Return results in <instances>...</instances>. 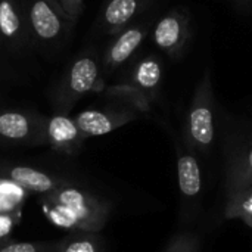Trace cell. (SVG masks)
<instances>
[{
    "label": "cell",
    "mask_w": 252,
    "mask_h": 252,
    "mask_svg": "<svg viewBox=\"0 0 252 252\" xmlns=\"http://www.w3.org/2000/svg\"><path fill=\"white\" fill-rule=\"evenodd\" d=\"M40 205L53 226L68 232H100L114 210L108 198L71 182L41 195Z\"/></svg>",
    "instance_id": "1"
},
{
    "label": "cell",
    "mask_w": 252,
    "mask_h": 252,
    "mask_svg": "<svg viewBox=\"0 0 252 252\" xmlns=\"http://www.w3.org/2000/svg\"><path fill=\"white\" fill-rule=\"evenodd\" d=\"M216 136L214 90L211 71L207 68L193 92L185 121V146L192 152H210Z\"/></svg>",
    "instance_id": "2"
},
{
    "label": "cell",
    "mask_w": 252,
    "mask_h": 252,
    "mask_svg": "<svg viewBox=\"0 0 252 252\" xmlns=\"http://www.w3.org/2000/svg\"><path fill=\"white\" fill-rule=\"evenodd\" d=\"M154 43L173 59L185 55L192 38V22L186 10H170L154 28Z\"/></svg>",
    "instance_id": "3"
},
{
    "label": "cell",
    "mask_w": 252,
    "mask_h": 252,
    "mask_svg": "<svg viewBox=\"0 0 252 252\" xmlns=\"http://www.w3.org/2000/svg\"><path fill=\"white\" fill-rule=\"evenodd\" d=\"M0 142L12 145L46 143V118L21 111H1Z\"/></svg>",
    "instance_id": "4"
},
{
    "label": "cell",
    "mask_w": 252,
    "mask_h": 252,
    "mask_svg": "<svg viewBox=\"0 0 252 252\" xmlns=\"http://www.w3.org/2000/svg\"><path fill=\"white\" fill-rule=\"evenodd\" d=\"M99 78V68L97 62L90 56H81L78 58L69 68L61 92H59V100H58V112L66 114L68 109L86 93L92 92L94 86L97 84Z\"/></svg>",
    "instance_id": "5"
},
{
    "label": "cell",
    "mask_w": 252,
    "mask_h": 252,
    "mask_svg": "<svg viewBox=\"0 0 252 252\" xmlns=\"http://www.w3.org/2000/svg\"><path fill=\"white\" fill-rule=\"evenodd\" d=\"M109 109H86L74 120L86 139L103 136L137 120L139 114L136 111L121 105Z\"/></svg>",
    "instance_id": "6"
},
{
    "label": "cell",
    "mask_w": 252,
    "mask_h": 252,
    "mask_svg": "<svg viewBox=\"0 0 252 252\" xmlns=\"http://www.w3.org/2000/svg\"><path fill=\"white\" fill-rule=\"evenodd\" d=\"M0 177L12 180L30 193L47 195L58 188L69 183L62 176H56L34 167L16 165V164H0Z\"/></svg>",
    "instance_id": "7"
},
{
    "label": "cell",
    "mask_w": 252,
    "mask_h": 252,
    "mask_svg": "<svg viewBox=\"0 0 252 252\" xmlns=\"http://www.w3.org/2000/svg\"><path fill=\"white\" fill-rule=\"evenodd\" d=\"M86 137L80 131L74 118L63 112H56L46 118V143L63 155H77Z\"/></svg>",
    "instance_id": "8"
},
{
    "label": "cell",
    "mask_w": 252,
    "mask_h": 252,
    "mask_svg": "<svg viewBox=\"0 0 252 252\" xmlns=\"http://www.w3.org/2000/svg\"><path fill=\"white\" fill-rule=\"evenodd\" d=\"M177 179L183 204L193 205L201 196L202 174L196 157L188 148H177Z\"/></svg>",
    "instance_id": "9"
},
{
    "label": "cell",
    "mask_w": 252,
    "mask_h": 252,
    "mask_svg": "<svg viewBox=\"0 0 252 252\" xmlns=\"http://www.w3.org/2000/svg\"><path fill=\"white\" fill-rule=\"evenodd\" d=\"M28 18L32 32L44 41L56 38L65 21L47 0H32Z\"/></svg>",
    "instance_id": "10"
},
{
    "label": "cell",
    "mask_w": 252,
    "mask_h": 252,
    "mask_svg": "<svg viewBox=\"0 0 252 252\" xmlns=\"http://www.w3.org/2000/svg\"><path fill=\"white\" fill-rule=\"evenodd\" d=\"M146 35L148 30L145 27H128L120 31L105 55V63L111 69H114L127 62L133 56V53L140 47Z\"/></svg>",
    "instance_id": "11"
},
{
    "label": "cell",
    "mask_w": 252,
    "mask_h": 252,
    "mask_svg": "<svg viewBox=\"0 0 252 252\" xmlns=\"http://www.w3.org/2000/svg\"><path fill=\"white\" fill-rule=\"evenodd\" d=\"M162 81V63L155 56H146L137 62L133 71L131 84L139 89L151 102L158 96Z\"/></svg>",
    "instance_id": "12"
},
{
    "label": "cell",
    "mask_w": 252,
    "mask_h": 252,
    "mask_svg": "<svg viewBox=\"0 0 252 252\" xmlns=\"http://www.w3.org/2000/svg\"><path fill=\"white\" fill-rule=\"evenodd\" d=\"M145 0H109L103 10V27L109 34L123 31L140 12Z\"/></svg>",
    "instance_id": "13"
},
{
    "label": "cell",
    "mask_w": 252,
    "mask_h": 252,
    "mask_svg": "<svg viewBox=\"0 0 252 252\" xmlns=\"http://www.w3.org/2000/svg\"><path fill=\"white\" fill-rule=\"evenodd\" d=\"M106 241L100 232H69L53 241L52 252H105Z\"/></svg>",
    "instance_id": "14"
},
{
    "label": "cell",
    "mask_w": 252,
    "mask_h": 252,
    "mask_svg": "<svg viewBox=\"0 0 252 252\" xmlns=\"http://www.w3.org/2000/svg\"><path fill=\"white\" fill-rule=\"evenodd\" d=\"M252 182V143L244 149L242 152H239L227 171V177H226V193L227 198L232 196L235 192H238L239 189L248 186Z\"/></svg>",
    "instance_id": "15"
},
{
    "label": "cell",
    "mask_w": 252,
    "mask_h": 252,
    "mask_svg": "<svg viewBox=\"0 0 252 252\" xmlns=\"http://www.w3.org/2000/svg\"><path fill=\"white\" fill-rule=\"evenodd\" d=\"M105 96L109 99L118 100V103L121 106L130 108V109L136 111L137 114L148 112L151 109V105H152V102L139 89H136L131 83L106 87Z\"/></svg>",
    "instance_id": "16"
},
{
    "label": "cell",
    "mask_w": 252,
    "mask_h": 252,
    "mask_svg": "<svg viewBox=\"0 0 252 252\" xmlns=\"http://www.w3.org/2000/svg\"><path fill=\"white\" fill-rule=\"evenodd\" d=\"M28 195L19 185L0 177V214H22Z\"/></svg>",
    "instance_id": "17"
},
{
    "label": "cell",
    "mask_w": 252,
    "mask_h": 252,
    "mask_svg": "<svg viewBox=\"0 0 252 252\" xmlns=\"http://www.w3.org/2000/svg\"><path fill=\"white\" fill-rule=\"evenodd\" d=\"M226 219H238L252 229V186H245L227 198Z\"/></svg>",
    "instance_id": "18"
},
{
    "label": "cell",
    "mask_w": 252,
    "mask_h": 252,
    "mask_svg": "<svg viewBox=\"0 0 252 252\" xmlns=\"http://www.w3.org/2000/svg\"><path fill=\"white\" fill-rule=\"evenodd\" d=\"M22 21L12 0H0V37L16 40L21 37Z\"/></svg>",
    "instance_id": "19"
},
{
    "label": "cell",
    "mask_w": 252,
    "mask_h": 252,
    "mask_svg": "<svg viewBox=\"0 0 252 252\" xmlns=\"http://www.w3.org/2000/svg\"><path fill=\"white\" fill-rule=\"evenodd\" d=\"M162 252H201L199 238L193 232H180L173 236Z\"/></svg>",
    "instance_id": "20"
},
{
    "label": "cell",
    "mask_w": 252,
    "mask_h": 252,
    "mask_svg": "<svg viewBox=\"0 0 252 252\" xmlns=\"http://www.w3.org/2000/svg\"><path fill=\"white\" fill-rule=\"evenodd\" d=\"M53 241L40 242H19L9 239L0 244V252H52Z\"/></svg>",
    "instance_id": "21"
},
{
    "label": "cell",
    "mask_w": 252,
    "mask_h": 252,
    "mask_svg": "<svg viewBox=\"0 0 252 252\" xmlns=\"http://www.w3.org/2000/svg\"><path fill=\"white\" fill-rule=\"evenodd\" d=\"M59 13L65 21L75 22L84 9V0H58Z\"/></svg>",
    "instance_id": "22"
},
{
    "label": "cell",
    "mask_w": 252,
    "mask_h": 252,
    "mask_svg": "<svg viewBox=\"0 0 252 252\" xmlns=\"http://www.w3.org/2000/svg\"><path fill=\"white\" fill-rule=\"evenodd\" d=\"M22 214H0V244L12 239L13 229L21 221Z\"/></svg>",
    "instance_id": "23"
},
{
    "label": "cell",
    "mask_w": 252,
    "mask_h": 252,
    "mask_svg": "<svg viewBox=\"0 0 252 252\" xmlns=\"http://www.w3.org/2000/svg\"><path fill=\"white\" fill-rule=\"evenodd\" d=\"M47 1H49V3H50V4H52V6H53V7H55L56 10H58V13H59V6H58V0H47ZM59 15H61V13H59Z\"/></svg>",
    "instance_id": "24"
},
{
    "label": "cell",
    "mask_w": 252,
    "mask_h": 252,
    "mask_svg": "<svg viewBox=\"0 0 252 252\" xmlns=\"http://www.w3.org/2000/svg\"><path fill=\"white\" fill-rule=\"evenodd\" d=\"M248 186H252V182H251V183H250V185H248Z\"/></svg>",
    "instance_id": "25"
}]
</instances>
